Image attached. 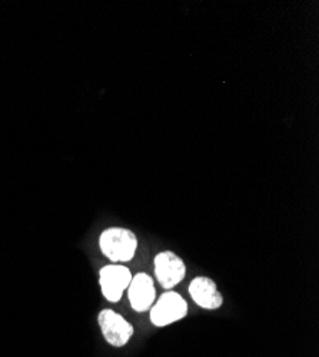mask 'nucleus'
Masks as SVG:
<instances>
[{"instance_id":"f257e3e1","label":"nucleus","mask_w":319,"mask_h":357,"mask_svg":"<svg viewBox=\"0 0 319 357\" xmlns=\"http://www.w3.org/2000/svg\"><path fill=\"white\" fill-rule=\"evenodd\" d=\"M101 250L112 261H129L133 259L138 237L136 234L124 227H110L101 234Z\"/></svg>"},{"instance_id":"f03ea898","label":"nucleus","mask_w":319,"mask_h":357,"mask_svg":"<svg viewBox=\"0 0 319 357\" xmlns=\"http://www.w3.org/2000/svg\"><path fill=\"white\" fill-rule=\"evenodd\" d=\"M188 313V303L177 291H165L155 306L151 307V321L163 327L184 319Z\"/></svg>"},{"instance_id":"7ed1b4c3","label":"nucleus","mask_w":319,"mask_h":357,"mask_svg":"<svg viewBox=\"0 0 319 357\" xmlns=\"http://www.w3.org/2000/svg\"><path fill=\"white\" fill-rule=\"evenodd\" d=\"M98 323L105 340L113 347H124L133 336V326L124 316L110 309L99 313Z\"/></svg>"},{"instance_id":"20e7f679","label":"nucleus","mask_w":319,"mask_h":357,"mask_svg":"<svg viewBox=\"0 0 319 357\" xmlns=\"http://www.w3.org/2000/svg\"><path fill=\"white\" fill-rule=\"evenodd\" d=\"M132 273L125 266L110 264L101 271V287L106 299L112 303L121 301L124 291L129 287Z\"/></svg>"},{"instance_id":"39448f33","label":"nucleus","mask_w":319,"mask_h":357,"mask_svg":"<svg viewBox=\"0 0 319 357\" xmlns=\"http://www.w3.org/2000/svg\"><path fill=\"white\" fill-rule=\"evenodd\" d=\"M186 275L184 260L173 252H162L155 257V276L166 290L173 289Z\"/></svg>"},{"instance_id":"423d86ee","label":"nucleus","mask_w":319,"mask_h":357,"mask_svg":"<svg viewBox=\"0 0 319 357\" xmlns=\"http://www.w3.org/2000/svg\"><path fill=\"white\" fill-rule=\"evenodd\" d=\"M128 296L131 306L135 312L143 313L151 310L156 297L154 279L147 273H138L131 280V284L128 287Z\"/></svg>"},{"instance_id":"0eeeda50","label":"nucleus","mask_w":319,"mask_h":357,"mask_svg":"<svg viewBox=\"0 0 319 357\" xmlns=\"http://www.w3.org/2000/svg\"><path fill=\"white\" fill-rule=\"evenodd\" d=\"M189 293L193 302L202 309L215 310L223 305V296L216 283L209 278H196L189 284Z\"/></svg>"}]
</instances>
